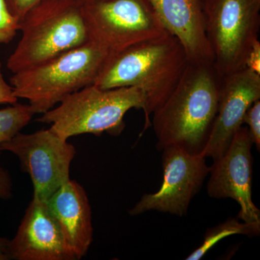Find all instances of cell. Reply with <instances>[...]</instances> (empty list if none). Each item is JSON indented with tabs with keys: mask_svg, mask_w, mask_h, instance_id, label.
<instances>
[{
	"mask_svg": "<svg viewBox=\"0 0 260 260\" xmlns=\"http://www.w3.org/2000/svg\"><path fill=\"white\" fill-rule=\"evenodd\" d=\"M251 141L249 130L241 126L226 150L210 167L208 194L216 199L232 198L240 210L237 218L246 223H260V210L252 200Z\"/></svg>",
	"mask_w": 260,
	"mask_h": 260,
	"instance_id": "10",
	"label": "cell"
},
{
	"mask_svg": "<svg viewBox=\"0 0 260 260\" xmlns=\"http://www.w3.org/2000/svg\"><path fill=\"white\" fill-rule=\"evenodd\" d=\"M188 61L184 47L167 32L114 53L93 85L102 89L135 87L145 96V127L182 76Z\"/></svg>",
	"mask_w": 260,
	"mask_h": 260,
	"instance_id": "2",
	"label": "cell"
},
{
	"mask_svg": "<svg viewBox=\"0 0 260 260\" xmlns=\"http://www.w3.org/2000/svg\"><path fill=\"white\" fill-rule=\"evenodd\" d=\"M19 28L18 22L10 15L5 0H0V44L12 42Z\"/></svg>",
	"mask_w": 260,
	"mask_h": 260,
	"instance_id": "17",
	"label": "cell"
},
{
	"mask_svg": "<svg viewBox=\"0 0 260 260\" xmlns=\"http://www.w3.org/2000/svg\"><path fill=\"white\" fill-rule=\"evenodd\" d=\"M10 253L15 260H73L46 202L34 198L10 240Z\"/></svg>",
	"mask_w": 260,
	"mask_h": 260,
	"instance_id": "12",
	"label": "cell"
},
{
	"mask_svg": "<svg viewBox=\"0 0 260 260\" xmlns=\"http://www.w3.org/2000/svg\"><path fill=\"white\" fill-rule=\"evenodd\" d=\"M243 124H247L253 145L260 150V99L251 104L244 115Z\"/></svg>",
	"mask_w": 260,
	"mask_h": 260,
	"instance_id": "18",
	"label": "cell"
},
{
	"mask_svg": "<svg viewBox=\"0 0 260 260\" xmlns=\"http://www.w3.org/2000/svg\"><path fill=\"white\" fill-rule=\"evenodd\" d=\"M162 150L161 186L156 192L143 195L129 210V215L155 210L184 216L210 174V167L203 155L188 153L178 146L167 147Z\"/></svg>",
	"mask_w": 260,
	"mask_h": 260,
	"instance_id": "9",
	"label": "cell"
},
{
	"mask_svg": "<svg viewBox=\"0 0 260 260\" xmlns=\"http://www.w3.org/2000/svg\"><path fill=\"white\" fill-rule=\"evenodd\" d=\"M246 68H249L260 75V43L259 40L256 41L248 54L246 61Z\"/></svg>",
	"mask_w": 260,
	"mask_h": 260,
	"instance_id": "22",
	"label": "cell"
},
{
	"mask_svg": "<svg viewBox=\"0 0 260 260\" xmlns=\"http://www.w3.org/2000/svg\"><path fill=\"white\" fill-rule=\"evenodd\" d=\"M260 233V223H246L239 221V219L229 218L223 223L212 228L205 234L203 244L189 254L186 260L201 259L220 241L225 237L235 234H242L248 237H256Z\"/></svg>",
	"mask_w": 260,
	"mask_h": 260,
	"instance_id": "15",
	"label": "cell"
},
{
	"mask_svg": "<svg viewBox=\"0 0 260 260\" xmlns=\"http://www.w3.org/2000/svg\"><path fill=\"white\" fill-rule=\"evenodd\" d=\"M13 195V182L9 172L0 167V199L9 200Z\"/></svg>",
	"mask_w": 260,
	"mask_h": 260,
	"instance_id": "21",
	"label": "cell"
},
{
	"mask_svg": "<svg viewBox=\"0 0 260 260\" xmlns=\"http://www.w3.org/2000/svg\"><path fill=\"white\" fill-rule=\"evenodd\" d=\"M145 96L135 87L102 89L88 85L63 99L59 106L44 113L38 121L64 139L82 134L119 135L124 118L132 109H144Z\"/></svg>",
	"mask_w": 260,
	"mask_h": 260,
	"instance_id": "5",
	"label": "cell"
},
{
	"mask_svg": "<svg viewBox=\"0 0 260 260\" xmlns=\"http://www.w3.org/2000/svg\"><path fill=\"white\" fill-rule=\"evenodd\" d=\"M222 81L213 62H188L172 93L153 113L159 150L178 146L201 155L216 117Z\"/></svg>",
	"mask_w": 260,
	"mask_h": 260,
	"instance_id": "1",
	"label": "cell"
},
{
	"mask_svg": "<svg viewBox=\"0 0 260 260\" xmlns=\"http://www.w3.org/2000/svg\"><path fill=\"white\" fill-rule=\"evenodd\" d=\"M81 5L86 4V3H91V2L97 1V0H75Z\"/></svg>",
	"mask_w": 260,
	"mask_h": 260,
	"instance_id": "24",
	"label": "cell"
},
{
	"mask_svg": "<svg viewBox=\"0 0 260 260\" xmlns=\"http://www.w3.org/2000/svg\"><path fill=\"white\" fill-rule=\"evenodd\" d=\"M34 114L29 104H15L0 109V154L1 145L20 133Z\"/></svg>",
	"mask_w": 260,
	"mask_h": 260,
	"instance_id": "16",
	"label": "cell"
},
{
	"mask_svg": "<svg viewBox=\"0 0 260 260\" xmlns=\"http://www.w3.org/2000/svg\"><path fill=\"white\" fill-rule=\"evenodd\" d=\"M260 99V75L247 68L224 76L218 112L209 139L201 155L214 160L226 150L242 126L246 111Z\"/></svg>",
	"mask_w": 260,
	"mask_h": 260,
	"instance_id": "11",
	"label": "cell"
},
{
	"mask_svg": "<svg viewBox=\"0 0 260 260\" xmlns=\"http://www.w3.org/2000/svg\"><path fill=\"white\" fill-rule=\"evenodd\" d=\"M83 8L90 40L113 53L167 32L149 0H97Z\"/></svg>",
	"mask_w": 260,
	"mask_h": 260,
	"instance_id": "7",
	"label": "cell"
},
{
	"mask_svg": "<svg viewBox=\"0 0 260 260\" xmlns=\"http://www.w3.org/2000/svg\"><path fill=\"white\" fill-rule=\"evenodd\" d=\"M62 233L72 259L86 255L93 242L92 212L88 196L76 181H68L46 201Z\"/></svg>",
	"mask_w": 260,
	"mask_h": 260,
	"instance_id": "14",
	"label": "cell"
},
{
	"mask_svg": "<svg viewBox=\"0 0 260 260\" xmlns=\"http://www.w3.org/2000/svg\"><path fill=\"white\" fill-rule=\"evenodd\" d=\"M20 42L8 58L13 73L34 68L88 42L83 5L75 0H48L19 23Z\"/></svg>",
	"mask_w": 260,
	"mask_h": 260,
	"instance_id": "4",
	"label": "cell"
},
{
	"mask_svg": "<svg viewBox=\"0 0 260 260\" xmlns=\"http://www.w3.org/2000/svg\"><path fill=\"white\" fill-rule=\"evenodd\" d=\"M68 140L51 128L31 134L19 133L3 143L1 150L18 157L22 170L31 179L34 198L46 202L70 180V166L76 149Z\"/></svg>",
	"mask_w": 260,
	"mask_h": 260,
	"instance_id": "8",
	"label": "cell"
},
{
	"mask_svg": "<svg viewBox=\"0 0 260 260\" xmlns=\"http://www.w3.org/2000/svg\"><path fill=\"white\" fill-rule=\"evenodd\" d=\"M165 30L177 38L189 62H213L203 0H149Z\"/></svg>",
	"mask_w": 260,
	"mask_h": 260,
	"instance_id": "13",
	"label": "cell"
},
{
	"mask_svg": "<svg viewBox=\"0 0 260 260\" xmlns=\"http://www.w3.org/2000/svg\"><path fill=\"white\" fill-rule=\"evenodd\" d=\"M259 1H260V0H259Z\"/></svg>",
	"mask_w": 260,
	"mask_h": 260,
	"instance_id": "25",
	"label": "cell"
},
{
	"mask_svg": "<svg viewBox=\"0 0 260 260\" xmlns=\"http://www.w3.org/2000/svg\"><path fill=\"white\" fill-rule=\"evenodd\" d=\"M113 54L89 40L47 62L13 73L10 84L15 96L28 100L35 114H43L70 94L95 83Z\"/></svg>",
	"mask_w": 260,
	"mask_h": 260,
	"instance_id": "3",
	"label": "cell"
},
{
	"mask_svg": "<svg viewBox=\"0 0 260 260\" xmlns=\"http://www.w3.org/2000/svg\"><path fill=\"white\" fill-rule=\"evenodd\" d=\"M18 98L15 96L14 90L10 84L7 83L3 73V66L0 61V104L13 105L17 104Z\"/></svg>",
	"mask_w": 260,
	"mask_h": 260,
	"instance_id": "20",
	"label": "cell"
},
{
	"mask_svg": "<svg viewBox=\"0 0 260 260\" xmlns=\"http://www.w3.org/2000/svg\"><path fill=\"white\" fill-rule=\"evenodd\" d=\"M11 259L10 253V240L0 237V260Z\"/></svg>",
	"mask_w": 260,
	"mask_h": 260,
	"instance_id": "23",
	"label": "cell"
},
{
	"mask_svg": "<svg viewBox=\"0 0 260 260\" xmlns=\"http://www.w3.org/2000/svg\"><path fill=\"white\" fill-rule=\"evenodd\" d=\"M48 0H5L10 15L20 23L25 15L37 5Z\"/></svg>",
	"mask_w": 260,
	"mask_h": 260,
	"instance_id": "19",
	"label": "cell"
},
{
	"mask_svg": "<svg viewBox=\"0 0 260 260\" xmlns=\"http://www.w3.org/2000/svg\"><path fill=\"white\" fill-rule=\"evenodd\" d=\"M207 37L213 64L224 76L246 68L248 54L258 41L259 0H203Z\"/></svg>",
	"mask_w": 260,
	"mask_h": 260,
	"instance_id": "6",
	"label": "cell"
}]
</instances>
